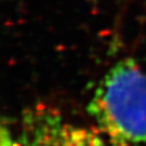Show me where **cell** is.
<instances>
[{"label": "cell", "mask_w": 146, "mask_h": 146, "mask_svg": "<svg viewBox=\"0 0 146 146\" xmlns=\"http://www.w3.org/2000/svg\"><path fill=\"white\" fill-rule=\"evenodd\" d=\"M87 111L104 146H146V69L132 58L115 63Z\"/></svg>", "instance_id": "6da1fadb"}, {"label": "cell", "mask_w": 146, "mask_h": 146, "mask_svg": "<svg viewBox=\"0 0 146 146\" xmlns=\"http://www.w3.org/2000/svg\"><path fill=\"white\" fill-rule=\"evenodd\" d=\"M22 146H104L93 128L68 120L52 105L36 103L22 115Z\"/></svg>", "instance_id": "7a4b0ae2"}, {"label": "cell", "mask_w": 146, "mask_h": 146, "mask_svg": "<svg viewBox=\"0 0 146 146\" xmlns=\"http://www.w3.org/2000/svg\"><path fill=\"white\" fill-rule=\"evenodd\" d=\"M0 146H22L13 134L10 125L7 121H2L0 131Z\"/></svg>", "instance_id": "3957f363"}]
</instances>
